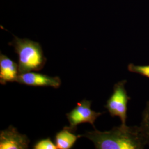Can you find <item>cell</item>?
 Here are the masks:
<instances>
[{
  "instance_id": "cell-1",
  "label": "cell",
  "mask_w": 149,
  "mask_h": 149,
  "mask_svg": "<svg viewBox=\"0 0 149 149\" xmlns=\"http://www.w3.org/2000/svg\"><path fill=\"white\" fill-rule=\"evenodd\" d=\"M80 136L89 139L97 149H143L146 146L138 126L121 124L109 131L95 129Z\"/></svg>"
},
{
  "instance_id": "cell-2",
  "label": "cell",
  "mask_w": 149,
  "mask_h": 149,
  "mask_svg": "<svg viewBox=\"0 0 149 149\" xmlns=\"http://www.w3.org/2000/svg\"><path fill=\"white\" fill-rule=\"evenodd\" d=\"M18 55L19 73L37 71L42 69L47 61L40 45L28 39L15 37L11 43Z\"/></svg>"
},
{
  "instance_id": "cell-3",
  "label": "cell",
  "mask_w": 149,
  "mask_h": 149,
  "mask_svg": "<svg viewBox=\"0 0 149 149\" xmlns=\"http://www.w3.org/2000/svg\"><path fill=\"white\" fill-rule=\"evenodd\" d=\"M126 83L127 80H122L114 85L113 93L105 106L111 116L120 118L122 124L124 125H127V105L129 100H130L125 88Z\"/></svg>"
},
{
  "instance_id": "cell-4",
  "label": "cell",
  "mask_w": 149,
  "mask_h": 149,
  "mask_svg": "<svg viewBox=\"0 0 149 149\" xmlns=\"http://www.w3.org/2000/svg\"><path fill=\"white\" fill-rule=\"evenodd\" d=\"M92 102L84 100L77 103L76 106L71 112L66 114L67 118L70 123L68 127L72 132H75L77 126L81 123H88L94 128V123L97 118L101 116L103 113L96 112L91 108Z\"/></svg>"
},
{
  "instance_id": "cell-5",
  "label": "cell",
  "mask_w": 149,
  "mask_h": 149,
  "mask_svg": "<svg viewBox=\"0 0 149 149\" xmlns=\"http://www.w3.org/2000/svg\"><path fill=\"white\" fill-rule=\"evenodd\" d=\"M29 140L27 136L19 133L16 128L10 125L0 133V149H26Z\"/></svg>"
},
{
  "instance_id": "cell-6",
  "label": "cell",
  "mask_w": 149,
  "mask_h": 149,
  "mask_svg": "<svg viewBox=\"0 0 149 149\" xmlns=\"http://www.w3.org/2000/svg\"><path fill=\"white\" fill-rule=\"evenodd\" d=\"M16 82L30 86L52 87L55 88H59L61 85V80L58 76L51 77L32 71L19 74Z\"/></svg>"
},
{
  "instance_id": "cell-7",
  "label": "cell",
  "mask_w": 149,
  "mask_h": 149,
  "mask_svg": "<svg viewBox=\"0 0 149 149\" xmlns=\"http://www.w3.org/2000/svg\"><path fill=\"white\" fill-rule=\"evenodd\" d=\"M19 74L18 64L1 54L0 83L2 85H6L8 82L17 81Z\"/></svg>"
},
{
  "instance_id": "cell-8",
  "label": "cell",
  "mask_w": 149,
  "mask_h": 149,
  "mask_svg": "<svg viewBox=\"0 0 149 149\" xmlns=\"http://www.w3.org/2000/svg\"><path fill=\"white\" fill-rule=\"evenodd\" d=\"M80 135H76L68 127H65L62 130L56 133L55 138V144L59 149H71L76 143Z\"/></svg>"
},
{
  "instance_id": "cell-9",
  "label": "cell",
  "mask_w": 149,
  "mask_h": 149,
  "mask_svg": "<svg viewBox=\"0 0 149 149\" xmlns=\"http://www.w3.org/2000/svg\"><path fill=\"white\" fill-rule=\"evenodd\" d=\"M139 127L146 145L149 146V101L145 106Z\"/></svg>"
},
{
  "instance_id": "cell-10",
  "label": "cell",
  "mask_w": 149,
  "mask_h": 149,
  "mask_svg": "<svg viewBox=\"0 0 149 149\" xmlns=\"http://www.w3.org/2000/svg\"><path fill=\"white\" fill-rule=\"evenodd\" d=\"M128 70L133 73L142 75L149 78V65H136L130 64L128 66Z\"/></svg>"
},
{
  "instance_id": "cell-11",
  "label": "cell",
  "mask_w": 149,
  "mask_h": 149,
  "mask_svg": "<svg viewBox=\"0 0 149 149\" xmlns=\"http://www.w3.org/2000/svg\"><path fill=\"white\" fill-rule=\"evenodd\" d=\"M34 149H56L57 146L54 144L51 139L48 138L37 141L33 146Z\"/></svg>"
}]
</instances>
